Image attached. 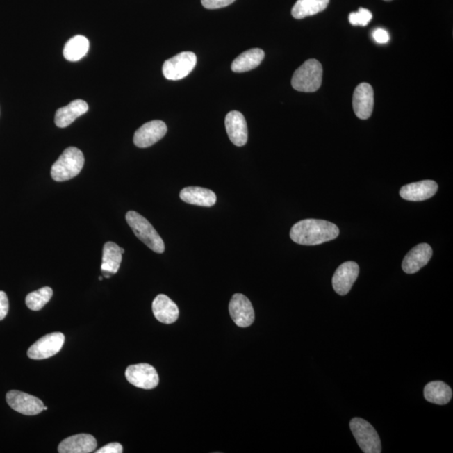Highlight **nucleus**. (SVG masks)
I'll return each instance as SVG.
<instances>
[{
  "label": "nucleus",
  "instance_id": "15",
  "mask_svg": "<svg viewBox=\"0 0 453 453\" xmlns=\"http://www.w3.org/2000/svg\"><path fill=\"white\" fill-rule=\"evenodd\" d=\"M438 185L434 181L426 180L410 183L400 189V195L403 199L411 201H422L435 195Z\"/></svg>",
  "mask_w": 453,
  "mask_h": 453
},
{
  "label": "nucleus",
  "instance_id": "13",
  "mask_svg": "<svg viewBox=\"0 0 453 453\" xmlns=\"http://www.w3.org/2000/svg\"><path fill=\"white\" fill-rule=\"evenodd\" d=\"M374 94L371 85L360 83L355 88L353 97V107L356 116L360 120L370 118L374 110Z\"/></svg>",
  "mask_w": 453,
  "mask_h": 453
},
{
  "label": "nucleus",
  "instance_id": "25",
  "mask_svg": "<svg viewBox=\"0 0 453 453\" xmlns=\"http://www.w3.org/2000/svg\"><path fill=\"white\" fill-rule=\"evenodd\" d=\"M88 50L89 40L83 35H76L67 42L63 56L69 62H78L87 55Z\"/></svg>",
  "mask_w": 453,
  "mask_h": 453
},
{
  "label": "nucleus",
  "instance_id": "22",
  "mask_svg": "<svg viewBox=\"0 0 453 453\" xmlns=\"http://www.w3.org/2000/svg\"><path fill=\"white\" fill-rule=\"evenodd\" d=\"M265 58V52L258 48L246 51L238 56L232 63V70L234 72H246L260 66Z\"/></svg>",
  "mask_w": 453,
  "mask_h": 453
},
{
  "label": "nucleus",
  "instance_id": "11",
  "mask_svg": "<svg viewBox=\"0 0 453 453\" xmlns=\"http://www.w3.org/2000/svg\"><path fill=\"white\" fill-rule=\"evenodd\" d=\"M167 126L163 121L153 120L137 129L133 143L139 148H147L155 145L167 135Z\"/></svg>",
  "mask_w": 453,
  "mask_h": 453
},
{
  "label": "nucleus",
  "instance_id": "9",
  "mask_svg": "<svg viewBox=\"0 0 453 453\" xmlns=\"http://www.w3.org/2000/svg\"><path fill=\"white\" fill-rule=\"evenodd\" d=\"M6 400L12 409L22 415H35L44 411V404L42 400L22 391L8 392Z\"/></svg>",
  "mask_w": 453,
  "mask_h": 453
},
{
  "label": "nucleus",
  "instance_id": "3",
  "mask_svg": "<svg viewBox=\"0 0 453 453\" xmlns=\"http://www.w3.org/2000/svg\"><path fill=\"white\" fill-rule=\"evenodd\" d=\"M125 217L135 236L148 248L158 254H163L165 252L163 238L147 218L135 211L128 212Z\"/></svg>",
  "mask_w": 453,
  "mask_h": 453
},
{
  "label": "nucleus",
  "instance_id": "12",
  "mask_svg": "<svg viewBox=\"0 0 453 453\" xmlns=\"http://www.w3.org/2000/svg\"><path fill=\"white\" fill-rule=\"evenodd\" d=\"M359 274L357 263L347 261L340 265L333 277V286L336 293L345 296L349 293Z\"/></svg>",
  "mask_w": 453,
  "mask_h": 453
},
{
  "label": "nucleus",
  "instance_id": "2",
  "mask_svg": "<svg viewBox=\"0 0 453 453\" xmlns=\"http://www.w3.org/2000/svg\"><path fill=\"white\" fill-rule=\"evenodd\" d=\"M84 163V156L79 149L67 148L52 165L51 171L52 179L58 183L71 180L82 171Z\"/></svg>",
  "mask_w": 453,
  "mask_h": 453
},
{
  "label": "nucleus",
  "instance_id": "29",
  "mask_svg": "<svg viewBox=\"0 0 453 453\" xmlns=\"http://www.w3.org/2000/svg\"><path fill=\"white\" fill-rule=\"evenodd\" d=\"M9 311V300L6 293L0 291V321L5 319Z\"/></svg>",
  "mask_w": 453,
  "mask_h": 453
},
{
  "label": "nucleus",
  "instance_id": "20",
  "mask_svg": "<svg viewBox=\"0 0 453 453\" xmlns=\"http://www.w3.org/2000/svg\"><path fill=\"white\" fill-rule=\"evenodd\" d=\"M88 104L82 99L72 101L66 107L60 108L56 113L55 124L59 128H66L74 121L86 113Z\"/></svg>",
  "mask_w": 453,
  "mask_h": 453
},
{
  "label": "nucleus",
  "instance_id": "8",
  "mask_svg": "<svg viewBox=\"0 0 453 453\" xmlns=\"http://www.w3.org/2000/svg\"><path fill=\"white\" fill-rule=\"evenodd\" d=\"M65 336L62 333H53L44 336L36 341L28 350V357L42 360L58 354L63 349Z\"/></svg>",
  "mask_w": 453,
  "mask_h": 453
},
{
  "label": "nucleus",
  "instance_id": "26",
  "mask_svg": "<svg viewBox=\"0 0 453 453\" xmlns=\"http://www.w3.org/2000/svg\"><path fill=\"white\" fill-rule=\"evenodd\" d=\"M53 290L51 287H42L38 290L33 291L26 298V303L28 308L32 311H40L50 302Z\"/></svg>",
  "mask_w": 453,
  "mask_h": 453
},
{
  "label": "nucleus",
  "instance_id": "28",
  "mask_svg": "<svg viewBox=\"0 0 453 453\" xmlns=\"http://www.w3.org/2000/svg\"><path fill=\"white\" fill-rule=\"evenodd\" d=\"M236 0H201L202 6L208 10L221 9L231 5Z\"/></svg>",
  "mask_w": 453,
  "mask_h": 453
},
{
  "label": "nucleus",
  "instance_id": "34",
  "mask_svg": "<svg viewBox=\"0 0 453 453\" xmlns=\"http://www.w3.org/2000/svg\"><path fill=\"white\" fill-rule=\"evenodd\" d=\"M102 280H103V277H99V281H102Z\"/></svg>",
  "mask_w": 453,
  "mask_h": 453
},
{
  "label": "nucleus",
  "instance_id": "18",
  "mask_svg": "<svg viewBox=\"0 0 453 453\" xmlns=\"http://www.w3.org/2000/svg\"><path fill=\"white\" fill-rule=\"evenodd\" d=\"M124 253V249L120 248L115 242H108L104 245L102 266H101L104 278H110L118 272Z\"/></svg>",
  "mask_w": 453,
  "mask_h": 453
},
{
  "label": "nucleus",
  "instance_id": "24",
  "mask_svg": "<svg viewBox=\"0 0 453 453\" xmlns=\"http://www.w3.org/2000/svg\"><path fill=\"white\" fill-rule=\"evenodd\" d=\"M330 0H297L291 10V15L297 19L317 15L326 10Z\"/></svg>",
  "mask_w": 453,
  "mask_h": 453
},
{
  "label": "nucleus",
  "instance_id": "16",
  "mask_svg": "<svg viewBox=\"0 0 453 453\" xmlns=\"http://www.w3.org/2000/svg\"><path fill=\"white\" fill-rule=\"evenodd\" d=\"M431 247L420 244L414 247L404 258L402 269L406 274H415L428 264L432 256Z\"/></svg>",
  "mask_w": 453,
  "mask_h": 453
},
{
  "label": "nucleus",
  "instance_id": "5",
  "mask_svg": "<svg viewBox=\"0 0 453 453\" xmlns=\"http://www.w3.org/2000/svg\"><path fill=\"white\" fill-rule=\"evenodd\" d=\"M350 428L361 450L365 453L382 452L381 440L373 426L362 418H354Z\"/></svg>",
  "mask_w": 453,
  "mask_h": 453
},
{
  "label": "nucleus",
  "instance_id": "27",
  "mask_svg": "<svg viewBox=\"0 0 453 453\" xmlns=\"http://www.w3.org/2000/svg\"><path fill=\"white\" fill-rule=\"evenodd\" d=\"M373 18V15L365 8H359L358 12H352L349 16V22L354 26H366Z\"/></svg>",
  "mask_w": 453,
  "mask_h": 453
},
{
  "label": "nucleus",
  "instance_id": "19",
  "mask_svg": "<svg viewBox=\"0 0 453 453\" xmlns=\"http://www.w3.org/2000/svg\"><path fill=\"white\" fill-rule=\"evenodd\" d=\"M97 440L92 435L78 434L63 440L58 447L60 453H90L97 447Z\"/></svg>",
  "mask_w": 453,
  "mask_h": 453
},
{
  "label": "nucleus",
  "instance_id": "31",
  "mask_svg": "<svg viewBox=\"0 0 453 453\" xmlns=\"http://www.w3.org/2000/svg\"><path fill=\"white\" fill-rule=\"evenodd\" d=\"M97 453H121L123 452L122 445L118 443H113L106 445L102 448L97 450Z\"/></svg>",
  "mask_w": 453,
  "mask_h": 453
},
{
  "label": "nucleus",
  "instance_id": "7",
  "mask_svg": "<svg viewBox=\"0 0 453 453\" xmlns=\"http://www.w3.org/2000/svg\"><path fill=\"white\" fill-rule=\"evenodd\" d=\"M125 376L133 386L143 390H152L160 381L155 368L148 363L129 366L125 371Z\"/></svg>",
  "mask_w": 453,
  "mask_h": 453
},
{
  "label": "nucleus",
  "instance_id": "4",
  "mask_svg": "<svg viewBox=\"0 0 453 453\" xmlns=\"http://www.w3.org/2000/svg\"><path fill=\"white\" fill-rule=\"evenodd\" d=\"M322 75V64L318 60L310 59L294 72L291 85L297 91L314 92L321 87Z\"/></svg>",
  "mask_w": 453,
  "mask_h": 453
},
{
  "label": "nucleus",
  "instance_id": "33",
  "mask_svg": "<svg viewBox=\"0 0 453 453\" xmlns=\"http://www.w3.org/2000/svg\"><path fill=\"white\" fill-rule=\"evenodd\" d=\"M384 1L390 2L392 1V0H384Z\"/></svg>",
  "mask_w": 453,
  "mask_h": 453
},
{
  "label": "nucleus",
  "instance_id": "6",
  "mask_svg": "<svg viewBox=\"0 0 453 453\" xmlns=\"http://www.w3.org/2000/svg\"><path fill=\"white\" fill-rule=\"evenodd\" d=\"M197 64V56L193 52H181L171 59L165 60L163 72L165 79L177 81L188 76Z\"/></svg>",
  "mask_w": 453,
  "mask_h": 453
},
{
  "label": "nucleus",
  "instance_id": "17",
  "mask_svg": "<svg viewBox=\"0 0 453 453\" xmlns=\"http://www.w3.org/2000/svg\"><path fill=\"white\" fill-rule=\"evenodd\" d=\"M152 311L157 320L165 324H172L179 318V308L176 303L163 294L158 295L153 301Z\"/></svg>",
  "mask_w": 453,
  "mask_h": 453
},
{
  "label": "nucleus",
  "instance_id": "1",
  "mask_svg": "<svg viewBox=\"0 0 453 453\" xmlns=\"http://www.w3.org/2000/svg\"><path fill=\"white\" fill-rule=\"evenodd\" d=\"M339 236L338 226L333 222L320 220H304L290 229L291 240L298 245H318L335 240Z\"/></svg>",
  "mask_w": 453,
  "mask_h": 453
},
{
  "label": "nucleus",
  "instance_id": "23",
  "mask_svg": "<svg viewBox=\"0 0 453 453\" xmlns=\"http://www.w3.org/2000/svg\"><path fill=\"white\" fill-rule=\"evenodd\" d=\"M424 396L427 402L443 406V404L450 402L452 397V390L446 383L432 381L425 386Z\"/></svg>",
  "mask_w": 453,
  "mask_h": 453
},
{
  "label": "nucleus",
  "instance_id": "32",
  "mask_svg": "<svg viewBox=\"0 0 453 453\" xmlns=\"http://www.w3.org/2000/svg\"><path fill=\"white\" fill-rule=\"evenodd\" d=\"M48 408L47 406H44V411H47Z\"/></svg>",
  "mask_w": 453,
  "mask_h": 453
},
{
  "label": "nucleus",
  "instance_id": "30",
  "mask_svg": "<svg viewBox=\"0 0 453 453\" xmlns=\"http://www.w3.org/2000/svg\"><path fill=\"white\" fill-rule=\"evenodd\" d=\"M373 38L379 44H386L389 42L390 35L386 30L379 28L373 32Z\"/></svg>",
  "mask_w": 453,
  "mask_h": 453
},
{
  "label": "nucleus",
  "instance_id": "14",
  "mask_svg": "<svg viewBox=\"0 0 453 453\" xmlns=\"http://www.w3.org/2000/svg\"><path fill=\"white\" fill-rule=\"evenodd\" d=\"M225 127L231 142L236 147H244L248 141V127L245 116L238 111L229 112L225 118Z\"/></svg>",
  "mask_w": 453,
  "mask_h": 453
},
{
  "label": "nucleus",
  "instance_id": "10",
  "mask_svg": "<svg viewBox=\"0 0 453 453\" xmlns=\"http://www.w3.org/2000/svg\"><path fill=\"white\" fill-rule=\"evenodd\" d=\"M229 313L238 327H248L254 322V311L252 303L242 294L233 295L229 302Z\"/></svg>",
  "mask_w": 453,
  "mask_h": 453
},
{
  "label": "nucleus",
  "instance_id": "21",
  "mask_svg": "<svg viewBox=\"0 0 453 453\" xmlns=\"http://www.w3.org/2000/svg\"><path fill=\"white\" fill-rule=\"evenodd\" d=\"M180 197L188 204L200 206V207H213L217 201L215 193L211 190L199 187L183 188L180 192Z\"/></svg>",
  "mask_w": 453,
  "mask_h": 453
}]
</instances>
